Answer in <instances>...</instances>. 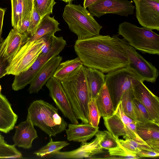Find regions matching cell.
Masks as SVG:
<instances>
[{
  "instance_id": "cell-1",
  "label": "cell",
  "mask_w": 159,
  "mask_h": 159,
  "mask_svg": "<svg viewBox=\"0 0 159 159\" xmlns=\"http://www.w3.org/2000/svg\"><path fill=\"white\" fill-rule=\"evenodd\" d=\"M74 48L84 66L95 68L103 73L128 66L124 50L109 35H99L77 39Z\"/></svg>"
},
{
  "instance_id": "cell-2",
  "label": "cell",
  "mask_w": 159,
  "mask_h": 159,
  "mask_svg": "<svg viewBox=\"0 0 159 159\" xmlns=\"http://www.w3.org/2000/svg\"><path fill=\"white\" fill-rule=\"evenodd\" d=\"M61 81L76 118L82 123H89L90 97L84 66H80Z\"/></svg>"
},
{
  "instance_id": "cell-3",
  "label": "cell",
  "mask_w": 159,
  "mask_h": 159,
  "mask_svg": "<svg viewBox=\"0 0 159 159\" xmlns=\"http://www.w3.org/2000/svg\"><path fill=\"white\" fill-rule=\"evenodd\" d=\"M34 126L39 127L50 137L66 129L67 123L58 114V109L42 100L31 103L28 114Z\"/></svg>"
},
{
  "instance_id": "cell-4",
  "label": "cell",
  "mask_w": 159,
  "mask_h": 159,
  "mask_svg": "<svg viewBox=\"0 0 159 159\" xmlns=\"http://www.w3.org/2000/svg\"><path fill=\"white\" fill-rule=\"evenodd\" d=\"M62 17L70 30L77 35V39L100 35L102 26L89 11L80 5L68 3L64 8Z\"/></svg>"
},
{
  "instance_id": "cell-5",
  "label": "cell",
  "mask_w": 159,
  "mask_h": 159,
  "mask_svg": "<svg viewBox=\"0 0 159 159\" xmlns=\"http://www.w3.org/2000/svg\"><path fill=\"white\" fill-rule=\"evenodd\" d=\"M118 34L135 49L159 55V35L152 30L125 21L119 24Z\"/></svg>"
},
{
  "instance_id": "cell-6",
  "label": "cell",
  "mask_w": 159,
  "mask_h": 159,
  "mask_svg": "<svg viewBox=\"0 0 159 159\" xmlns=\"http://www.w3.org/2000/svg\"><path fill=\"white\" fill-rule=\"evenodd\" d=\"M144 81L128 67L120 68L110 72L105 75L106 85L115 110L123 93L132 88L136 80Z\"/></svg>"
},
{
  "instance_id": "cell-7",
  "label": "cell",
  "mask_w": 159,
  "mask_h": 159,
  "mask_svg": "<svg viewBox=\"0 0 159 159\" xmlns=\"http://www.w3.org/2000/svg\"><path fill=\"white\" fill-rule=\"evenodd\" d=\"M66 44L63 37H56L54 42L47 53H40L35 61L26 71L15 75L12 84V89L18 91L30 84L44 65L53 57L58 56Z\"/></svg>"
},
{
  "instance_id": "cell-8",
  "label": "cell",
  "mask_w": 159,
  "mask_h": 159,
  "mask_svg": "<svg viewBox=\"0 0 159 159\" xmlns=\"http://www.w3.org/2000/svg\"><path fill=\"white\" fill-rule=\"evenodd\" d=\"M112 37L125 51L128 60L127 67L143 81L154 83L158 76V70L155 66L146 60L124 39H120L116 34Z\"/></svg>"
},
{
  "instance_id": "cell-9",
  "label": "cell",
  "mask_w": 159,
  "mask_h": 159,
  "mask_svg": "<svg viewBox=\"0 0 159 159\" xmlns=\"http://www.w3.org/2000/svg\"><path fill=\"white\" fill-rule=\"evenodd\" d=\"M44 43L42 38L25 43L9 63L7 75L15 76L26 71L36 60Z\"/></svg>"
},
{
  "instance_id": "cell-10",
  "label": "cell",
  "mask_w": 159,
  "mask_h": 159,
  "mask_svg": "<svg viewBox=\"0 0 159 159\" xmlns=\"http://www.w3.org/2000/svg\"><path fill=\"white\" fill-rule=\"evenodd\" d=\"M136 16L143 27L159 30V0H133Z\"/></svg>"
},
{
  "instance_id": "cell-11",
  "label": "cell",
  "mask_w": 159,
  "mask_h": 159,
  "mask_svg": "<svg viewBox=\"0 0 159 159\" xmlns=\"http://www.w3.org/2000/svg\"><path fill=\"white\" fill-rule=\"evenodd\" d=\"M88 8L93 16L100 18L107 14L127 16L133 13L135 6L128 0H98Z\"/></svg>"
},
{
  "instance_id": "cell-12",
  "label": "cell",
  "mask_w": 159,
  "mask_h": 159,
  "mask_svg": "<svg viewBox=\"0 0 159 159\" xmlns=\"http://www.w3.org/2000/svg\"><path fill=\"white\" fill-rule=\"evenodd\" d=\"M45 85L49 90L50 96L63 115L68 119L72 124H79L61 80L53 76L47 81Z\"/></svg>"
},
{
  "instance_id": "cell-13",
  "label": "cell",
  "mask_w": 159,
  "mask_h": 159,
  "mask_svg": "<svg viewBox=\"0 0 159 159\" xmlns=\"http://www.w3.org/2000/svg\"><path fill=\"white\" fill-rule=\"evenodd\" d=\"M140 80H135L132 89L134 98L139 101L146 108L151 120L159 124V98Z\"/></svg>"
},
{
  "instance_id": "cell-14",
  "label": "cell",
  "mask_w": 159,
  "mask_h": 159,
  "mask_svg": "<svg viewBox=\"0 0 159 159\" xmlns=\"http://www.w3.org/2000/svg\"><path fill=\"white\" fill-rule=\"evenodd\" d=\"M103 131H99L95 137L89 142L82 143L80 146L73 150L67 152H58L52 155L59 159L92 158L93 156L102 153V148L99 143L103 136Z\"/></svg>"
},
{
  "instance_id": "cell-15",
  "label": "cell",
  "mask_w": 159,
  "mask_h": 159,
  "mask_svg": "<svg viewBox=\"0 0 159 159\" xmlns=\"http://www.w3.org/2000/svg\"><path fill=\"white\" fill-rule=\"evenodd\" d=\"M30 37L27 34H21L15 29H12L1 43L0 57L9 64Z\"/></svg>"
},
{
  "instance_id": "cell-16",
  "label": "cell",
  "mask_w": 159,
  "mask_h": 159,
  "mask_svg": "<svg viewBox=\"0 0 159 159\" xmlns=\"http://www.w3.org/2000/svg\"><path fill=\"white\" fill-rule=\"evenodd\" d=\"M15 133L12 138L14 145L25 149L32 147L33 141L38 137L30 118L27 115L26 120L15 126Z\"/></svg>"
},
{
  "instance_id": "cell-17",
  "label": "cell",
  "mask_w": 159,
  "mask_h": 159,
  "mask_svg": "<svg viewBox=\"0 0 159 159\" xmlns=\"http://www.w3.org/2000/svg\"><path fill=\"white\" fill-rule=\"evenodd\" d=\"M62 60V57L57 56L52 58L44 65L30 84L28 90L30 93H37L42 89L53 76Z\"/></svg>"
},
{
  "instance_id": "cell-18",
  "label": "cell",
  "mask_w": 159,
  "mask_h": 159,
  "mask_svg": "<svg viewBox=\"0 0 159 159\" xmlns=\"http://www.w3.org/2000/svg\"><path fill=\"white\" fill-rule=\"evenodd\" d=\"M138 136L153 149L159 152V124L151 120L136 121Z\"/></svg>"
},
{
  "instance_id": "cell-19",
  "label": "cell",
  "mask_w": 159,
  "mask_h": 159,
  "mask_svg": "<svg viewBox=\"0 0 159 159\" xmlns=\"http://www.w3.org/2000/svg\"><path fill=\"white\" fill-rule=\"evenodd\" d=\"M104 125L110 134L117 141L119 137L123 136L126 139H132L135 141L142 142L123 122L120 118L116 113L111 116L103 118Z\"/></svg>"
},
{
  "instance_id": "cell-20",
  "label": "cell",
  "mask_w": 159,
  "mask_h": 159,
  "mask_svg": "<svg viewBox=\"0 0 159 159\" xmlns=\"http://www.w3.org/2000/svg\"><path fill=\"white\" fill-rule=\"evenodd\" d=\"M98 129V127H94L89 123L69 124L66 129L67 139L81 143L86 142L95 135Z\"/></svg>"
},
{
  "instance_id": "cell-21",
  "label": "cell",
  "mask_w": 159,
  "mask_h": 159,
  "mask_svg": "<svg viewBox=\"0 0 159 159\" xmlns=\"http://www.w3.org/2000/svg\"><path fill=\"white\" fill-rule=\"evenodd\" d=\"M18 116L14 112L6 96L0 93V131L9 132L15 126Z\"/></svg>"
},
{
  "instance_id": "cell-22",
  "label": "cell",
  "mask_w": 159,
  "mask_h": 159,
  "mask_svg": "<svg viewBox=\"0 0 159 159\" xmlns=\"http://www.w3.org/2000/svg\"><path fill=\"white\" fill-rule=\"evenodd\" d=\"M88 85L90 98H96L102 87L105 84V75L99 70L84 66Z\"/></svg>"
},
{
  "instance_id": "cell-23",
  "label": "cell",
  "mask_w": 159,
  "mask_h": 159,
  "mask_svg": "<svg viewBox=\"0 0 159 159\" xmlns=\"http://www.w3.org/2000/svg\"><path fill=\"white\" fill-rule=\"evenodd\" d=\"M59 24L54 16L51 17L49 15L45 16L41 19L35 34L30 37L27 42L39 39L46 35H54L61 30L59 27Z\"/></svg>"
},
{
  "instance_id": "cell-24",
  "label": "cell",
  "mask_w": 159,
  "mask_h": 159,
  "mask_svg": "<svg viewBox=\"0 0 159 159\" xmlns=\"http://www.w3.org/2000/svg\"><path fill=\"white\" fill-rule=\"evenodd\" d=\"M96 100L98 110L103 118L110 117L114 114L115 110L105 84L98 93Z\"/></svg>"
},
{
  "instance_id": "cell-25",
  "label": "cell",
  "mask_w": 159,
  "mask_h": 159,
  "mask_svg": "<svg viewBox=\"0 0 159 159\" xmlns=\"http://www.w3.org/2000/svg\"><path fill=\"white\" fill-rule=\"evenodd\" d=\"M30 0H11L12 26L18 32L21 26L23 14Z\"/></svg>"
},
{
  "instance_id": "cell-26",
  "label": "cell",
  "mask_w": 159,
  "mask_h": 159,
  "mask_svg": "<svg viewBox=\"0 0 159 159\" xmlns=\"http://www.w3.org/2000/svg\"><path fill=\"white\" fill-rule=\"evenodd\" d=\"M82 65V62L78 57L66 61L59 64L53 76L61 81Z\"/></svg>"
},
{
  "instance_id": "cell-27",
  "label": "cell",
  "mask_w": 159,
  "mask_h": 159,
  "mask_svg": "<svg viewBox=\"0 0 159 159\" xmlns=\"http://www.w3.org/2000/svg\"><path fill=\"white\" fill-rule=\"evenodd\" d=\"M69 144V143L66 141H54L51 138L48 143L38 151L34 152V154L41 157L52 155Z\"/></svg>"
},
{
  "instance_id": "cell-28",
  "label": "cell",
  "mask_w": 159,
  "mask_h": 159,
  "mask_svg": "<svg viewBox=\"0 0 159 159\" xmlns=\"http://www.w3.org/2000/svg\"><path fill=\"white\" fill-rule=\"evenodd\" d=\"M134 97L132 88L126 90L123 93L120 101L125 114L133 120L136 121L133 104V99Z\"/></svg>"
},
{
  "instance_id": "cell-29",
  "label": "cell",
  "mask_w": 159,
  "mask_h": 159,
  "mask_svg": "<svg viewBox=\"0 0 159 159\" xmlns=\"http://www.w3.org/2000/svg\"><path fill=\"white\" fill-rule=\"evenodd\" d=\"M22 158L21 152L15 146L7 143L4 137L0 133V158Z\"/></svg>"
},
{
  "instance_id": "cell-30",
  "label": "cell",
  "mask_w": 159,
  "mask_h": 159,
  "mask_svg": "<svg viewBox=\"0 0 159 159\" xmlns=\"http://www.w3.org/2000/svg\"><path fill=\"white\" fill-rule=\"evenodd\" d=\"M33 3L34 7L42 19L45 16L52 14L56 2L54 0H33Z\"/></svg>"
},
{
  "instance_id": "cell-31",
  "label": "cell",
  "mask_w": 159,
  "mask_h": 159,
  "mask_svg": "<svg viewBox=\"0 0 159 159\" xmlns=\"http://www.w3.org/2000/svg\"><path fill=\"white\" fill-rule=\"evenodd\" d=\"M114 113L116 114L120 118L124 124L135 135L138 139L142 142L146 143L137 134L136 131V121L133 120L125 114L123 110L120 101L115 110Z\"/></svg>"
},
{
  "instance_id": "cell-32",
  "label": "cell",
  "mask_w": 159,
  "mask_h": 159,
  "mask_svg": "<svg viewBox=\"0 0 159 159\" xmlns=\"http://www.w3.org/2000/svg\"><path fill=\"white\" fill-rule=\"evenodd\" d=\"M111 158L138 159L141 158L121 146L120 142L118 146L108 150Z\"/></svg>"
},
{
  "instance_id": "cell-33",
  "label": "cell",
  "mask_w": 159,
  "mask_h": 159,
  "mask_svg": "<svg viewBox=\"0 0 159 159\" xmlns=\"http://www.w3.org/2000/svg\"><path fill=\"white\" fill-rule=\"evenodd\" d=\"M133 104L137 122H145L151 120L145 107L139 101L134 97L133 99Z\"/></svg>"
},
{
  "instance_id": "cell-34",
  "label": "cell",
  "mask_w": 159,
  "mask_h": 159,
  "mask_svg": "<svg viewBox=\"0 0 159 159\" xmlns=\"http://www.w3.org/2000/svg\"><path fill=\"white\" fill-rule=\"evenodd\" d=\"M89 123L94 127H98L101 117L98 110L96 98H90L88 104Z\"/></svg>"
},
{
  "instance_id": "cell-35",
  "label": "cell",
  "mask_w": 159,
  "mask_h": 159,
  "mask_svg": "<svg viewBox=\"0 0 159 159\" xmlns=\"http://www.w3.org/2000/svg\"><path fill=\"white\" fill-rule=\"evenodd\" d=\"M103 132V137L99 143L102 148L109 150L118 146L119 141H117L108 131L104 130Z\"/></svg>"
},
{
  "instance_id": "cell-36",
  "label": "cell",
  "mask_w": 159,
  "mask_h": 159,
  "mask_svg": "<svg viewBox=\"0 0 159 159\" xmlns=\"http://www.w3.org/2000/svg\"><path fill=\"white\" fill-rule=\"evenodd\" d=\"M41 19L35 8L33 7V12L27 34L31 37L35 33Z\"/></svg>"
},
{
  "instance_id": "cell-37",
  "label": "cell",
  "mask_w": 159,
  "mask_h": 159,
  "mask_svg": "<svg viewBox=\"0 0 159 159\" xmlns=\"http://www.w3.org/2000/svg\"><path fill=\"white\" fill-rule=\"evenodd\" d=\"M135 154L141 158L145 157L155 158L158 157L159 156V152L154 150H149L140 149Z\"/></svg>"
},
{
  "instance_id": "cell-38",
  "label": "cell",
  "mask_w": 159,
  "mask_h": 159,
  "mask_svg": "<svg viewBox=\"0 0 159 159\" xmlns=\"http://www.w3.org/2000/svg\"><path fill=\"white\" fill-rule=\"evenodd\" d=\"M1 43L0 44V47ZM9 63L0 57V79L7 75V70Z\"/></svg>"
},
{
  "instance_id": "cell-39",
  "label": "cell",
  "mask_w": 159,
  "mask_h": 159,
  "mask_svg": "<svg viewBox=\"0 0 159 159\" xmlns=\"http://www.w3.org/2000/svg\"><path fill=\"white\" fill-rule=\"evenodd\" d=\"M6 10V8L0 7V44L1 43L3 40L2 37V34L4 17Z\"/></svg>"
},
{
  "instance_id": "cell-40",
  "label": "cell",
  "mask_w": 159,
  "mask_h": 159,
  "mask_svg": "<svg viewBox=\"0 0 159 159\" xmlns=\"http://www.w3.org/2000/svg\"><path fill=\"white\" fill-rule=\"evenodd\" d=\"M98 0H84L83 7L86 8L91 6Z\"/></svg>"
},
{
  "instance_id": "cell-41",
  "label": "cell",
  "mask_w": 159,
  "mask_h": 159,
  "mask_svg": "<svg viewBox=\"0 0 159 159\" xmlns=\"http://www.w3.org/2000/svg\"><path fill=\"white\" fill-rule=\"evenodd\" d=\"M66 2H70L74 0H60Z\"/></svg>"
},
{
  "instance_id": "cell-42",
  "label": "cell",
  "mask_w": 159,
  "mask_h": 159,
  "mask_svg": "<svg viewBox=\"0 0 159 159\" xmlns=\"http://www.w3.org/2000/svg\"><path fill=\"white\" fill-rule=\"evenodd\" d=\"M2 89V87L1 85H0V93H1V91Z\"/></svg>"
}]
</instances>
